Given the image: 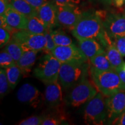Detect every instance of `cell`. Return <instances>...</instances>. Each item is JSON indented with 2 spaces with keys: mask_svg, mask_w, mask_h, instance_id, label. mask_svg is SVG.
I'll list each match as a JSON object with an SVG mask.
<instances>
[{
  "mask_svg": "<svg viewBox=\"0 0 125 125\" xmlns=\"http://www.w3.org/2000/svg\"><path fill=\"white\" fill-rule=\"evenodd\" d=\"M2 17L5 22L10 27L15 30H26L28 18L24 15L14 9L10 4Z\"/></svg>",
  "mask_w": 125,
  "mask_h": 125,
  "instance_id": "15",
  "label": "cell"
},
{
  "mask_svg": "<svg viewBox=\"0 0 125 125\" xmlns=\"http://www.w3.org/2000/svg\"><path fill=\"white\" fill-rule=\"evenodd\" d=\"M10 87L8 79L6 74L5 69L1 68L0 70V95L1 97H4L8 92Z\"/></svg>",
  "mask_w": 125,
  "mask_h": 125,
  "instance_id": "25",
  "label": "cell"
},
{
  "mask_svg": "<svg viewBox=\"0 0 125 125\" xmlns=\"http://www.w3.org/2000/svg\"><path fill=\"white\" fill-rule=\"evenodd\" d=\"M51 33L56 46H66L73 44V40L63 31L51 30Z\"/></svg>",
  "mask_w": 125,
  "mask_h": 125,
  "instance_id": "24",
  "label": "cell"
},
{
  "mask_svg": "<svg viewBox=\"0 0 125 125\" xmlns=\"http://www.w3.org/2000/svg\"><path fill=\"white\" fill-rule=\"evenodd\" d=\"M78 46L89 60L105 51L104 47L96 39L89 38L78 41Z\"/></svg>",
  "mask_w": 125,
  "mask_h": 125,
  "instance_id": "16",
  "label": "cell"
},
{
  "mask_svg": "<svg viewBox=\"0 0 125 125\" xmlns=\"http://www.w3.org/2000/svg\"><path fill=\"white\" fill-rule=\"evenodd\" d=\"M44 35H45V37H46V44L43 52H44L45 53L51 54L52 51L55 48L56 45L55 43H54V41L53 40L52 37L51 30L47 31Z\"/></svg>",
  "mask_w": 125,
  "mask_h": 125,
  "instance_id": "28",
  "label": "cell"
},
{
  "mask_svg": "<svg viewBox=\"0 0 125 125\" xmlns=\"http://www.w3.org/2000/svg\"><path fill=\"white\" fill-rule=\"evenodd\" d=\"M11 38V34L7 30L0 27V46L2 48L5 46Z\"/></svg>",
  "mask_w": 125,
  "mask_h": 125,
  "instance_id": "31",
  "label": "cell"
},
{
  "mask_svg": "<svg viewBox=\"0 0 125 125\" xmlns=\"http://www.w3.org/2000/svg\"><path fill=\"white\" fill-rule=\"evenodd\" d=\"M37 52H38L31 50L24 51L22 56L16 62V64L20 68L24 75H26L31 71L37 59Z\"/></svg>",
  "mask_w": 125,
  "mask_h": 125,
  "instance_id": "17",
  "label": "cell"
},
{
  "mask_svg": "<svg viewBox=\"0 0 125 125\" xmlns=\"http://www.w3.org/2000/svg\"><path fill=\"white\" fill-rule=\"evenodd\" d=\"M57 4H73L78 5L80 3V0H51Z\"/></svg>",
  "mask_w": 125,
  "mask_h": 125,
  "instance_id": "34",
  "label": "cell"
},
{
  "mask_svg": "<svg viewBox=\"0 0 125 125\" xmlns=\"http://www.w3.org/2000/svg\"><path fill=\"white\" fill-rule=\"evenodd\" d=\"M112 1H113V2L115 3V1H116V0H112Z\"/></svg>",
  "mask_w": 125,
  "mask_h": 125,
  "instance_id": "40",
  "label": "cell"
},
{
  "mask_svg": "<svg viewBox=\"0 0 125 125\" xmlns=\"http://www.w3.org/2000/svg\"><path fill=\"white\" fill-rule=\"evenodd\" d=\"M108 110L107 124L112 125L125 109V90H121L105 98Z\"/></svg>",
  "mask_w": 125,
  "mask_h": 125,
  "instance_id": "11",
  "label": "cell"
},
{
  "mask_svg": "<svg viewBox=\"0 0 125 125\" xmlns=\"http://www.w3.org/2000/svg\"><path fill=\"white\" fill-rule=\"evenodd\" d=\"M116 71L119 75V76L122 82L125 86V71L123 70L122 68H121L117 70Z\"/></svg>",
  "mask_w": 125,
  "mask_h": 125,
  "instance_id": "36",
  "label": "cell"
},
{
  "mask_svg": "<svg viewBox=\"0 0 125 125\" xmlns=\"http://www.w3.org/2000/svg\"><path fill=\"white\" fill-rule=\"evenodd\" d=\"M125 2V0H116V1H115V4L116 5L117 7L120 8L122 7Z\"/></svg>",
  "mask_w": 125,
  "mask_h": 125,
  "instance_id": "38",
  "label": "cell"
},
{
  "mask_svg": "<svg viewBox=\"0 0 125 125\" xmlns=\"http://www.w3.org/2000/svg\"><path fill=\"white\" fill-rule=\"evenodd\" d=\"M16 64L13 57L10 54L4 49L0 53V66L1 68H8L9 67Z\"/></svg>",
  "mask_w": 125,
  "mask_h": 125,
  "instance_id": "26",
  "label": "cell"
},
{
  "mask_svg": "<svg viewBox=\"0 0 125 125\" xmlns=\"http://www.w3.org/2000/svg\"><path fill=\"white\" fill-rule=\"evenodd\" d=\"M56 4L57 26L72 30L82 16V12L76 5Z\"/></svg>",
  "mask_w": 125,
  "mask_h": 125,
  "instance_id": "9",
  "label": "cell"
},
{
  "mask_svg": "<svg viewBox=\"0 0 125 125\" xmlns=\"http://www.w3.org/2000/svg\"><path fill=\"white\" fill-rule=\"evenodd\" d=\"M89 66L87 62H62L58 77L62 87L65 90L68 89L87 77Z\"/></svg>",
  "mask_w": 125,
  "mask_h": 125,
  "instance_id": "3",
  "label": "cell"
},
{
  "mask_svg": "<svg viewBox=\"0 0 125 125\" xmlns=\"http://www.w3.org/2000/svg\"><path fill=\"white\" fill-rule=\"evenodd\" d=\"M92 2H97L101 4L105 5H111L112 4L113 1L112 0H89Z\"/></svg>",
  "mask_w": 125,
  "mask_h": 125,
  "instance_id": "37",
  "label": "cell"
},
{
  "mask_svg": "<svg viewBox=\"0 0 125 125\" xmlns=\"http://www.w3.org/2000/svg\"><path fill=\"white\" fill-rule=\"evenodd\" d=\"M63 119L53 115H48L43 117L42 125H57L62 124Z\"/></svg>",
  "mask_w": 125,
  "mask_h": 125,
  "instance_id": "29",
  "label": "cell"
},
{
  "mask_svg": "<svg viewBox=\"0 0 125 125\" xmlns=\"http://www.w3.org/2000/svg\"><path fill=\"white\" fill-rule=\"evenodd\" d=\"M26 1H27L32 7L38 9L43 4H44L45 2H47L48 0H26Z\"/></svg>",
  "mask_w": 125,
  "mask_h": 125,
  "instance_id": "33",
  "label": "cell"
},
{
  "mask_svg": "<svg viewBox=\"0 0 125 125\" xmlns=\"http://www.w3.org/2000/svg\"><path fill=\"white\" fill-rule=\"evenodd\" d=\"M51 54L61 62H87L89 60L79 47L71 44L66 46H56Z\"/></svg>",
  "mask_w": 125,
  "mask_h": 125,
  "instance_id": "10",
  "label": "cell"
},
{
  "mask_svg": "<svg viewBox=\"0 0 125 125\" xmlns=\"http://www.w3.org/2000/svg\"><path fill=\"white\" fill-rule=\"evenodd\" d=\"M98 12V11H97ZM102 19L104 29L112 40L125 36V13H104L98 12Z\"/></svg>",
  "mask_w": 125,
  "mask_h": 125,
  "instance_id": "8",
  "label": "cell"
},
{
  "mask_svg": "<svg viewBox=\"0 0 125 125\" xmlns=\"http://www.w3.org/2000/svg\"><path fill=\"white\" fill-rule=\"evenodd\" d=\"M105 53L115 71L122 67L125 63L123 60V56L113 43L109 45L105 48Z\"/></svg>",
  "mask_w": 125,
  "mask_h": 125,
  "instance_id": "20",
  "label": "cell"
},
{
  "mask_svg": "<svg viewBox=\"0 0 125 125\" xmlns=\"http://www.w3.org/2000/svg\"><path fill=\"white\" fill-rule=\"evenodd\" d=\"M62 87L58 80L46 84L44 100L50 107H56L61 104L62 101Z\"/></svg>",
  "mask_w": 125,
  "mask_h": 125,
  "instance_id": "14",
  "label": "cell"
},
{
  "mask_svg": "<svg viewBox=\"0 0 125 125\" xmlns=\"http://www.w3.org/2000/svg\"><path fill=\"white\" fill-rule=\"evenodd\" d=\"M4 50L10 54L16 63L18 62L24 52L21 44L12 38H10L8 42L5 46Z\"/></svg>",
  "mask_w": 125,
  "mask_h": 125,
  "instance_id": "22",
  "label": "cell"
},
{
  "mask_svg": "<svg viewBox=\"0 0 125 125\" xmlns=\"http://www.w3.org/2000/svg\"><path fill=\"white\" fill-rule=\"evenodd\" d=\"M37 15L50 30L57 26V5L48 1L37 9Z\"/></svg>",
  "mask_w": 125,
  "mask_h": 125,
  "instance_id": "13",
  "label": "cell"
},
{
  "mask_svg": "<svg viewBox=\"0 0 125 125\" xmlns=\"http://www.w3.org/2000/svg\"><path fill=\"white\" fill-rule=\"evenodd\" d=\"M9 4V0H0V16H3Z\"/></svg>",
  "mask_w": 125,
  "mask_h": 125,
  "instance_id": "32",
  "label": "cell"
},
{
  "mask_svg": "<svg viewBox=\"0 0 125 125\" xmlns=\"http://www.w3.org/2000/svg\"><path fill=\"white\" fill-rule=\"evenodd\" d=\"M124 13H125V12H124Z\"/></svg>",
  "mask_w": 125,
  "mask_h": 125,
  "instance_id": "41",
  "label": "cell"
},
{
  "mask_svg": "<svg viewBox=\"0 0 125 125\" xmlns=\"http://www.w3.org/2000/svg\"><path fill=\"white\" fill-rule=\"evenodd\" d=\"M112 43L116 46L123 57L125 56V36L117 37L112 40Z\"/></svg>",
  "mask_w": 125,
  "mask_h": 125,
  "instance_id": "30",
  "label": "cell"
},
{
  "mask_svg": "<svg viewBox=\"0 0 125 125\" xmlns=\"http://www.w3.org/2000/svg\"><path fill=\"white\" fill-rule=\"evenodd\" d=\"M89 73L97 90L105 97L121 90H125V86L115 70L98 71L89 66Z\"/></svg>",
  "mask_w": 125,
  "mask_h": 125,
  "instance_id": "2",
  "label": "cell"
},
{
  "mask_svg": "<svg viewBox=\"0 0 125 125\" xmlns=\"http://www.w3.org/2000/svg\"><path fill=\"white\" fill-rule=\"evenodd\" d=\"M6 74L11 89H14L18 85L20 75L22 74L21 70L16 63L6 68Z\"/></svg>",
  "mask_w": 125,
  "mask_h": 125,
  "instance_id": "23",
  "label": "cell"
},
{
  "mask_svg": "<svg viewBox=\"0 0 125 125\" xmlns=\"http://www.w3.org/2000/svg\"><path fill=\"white\" fill-rule=\"evenodd\" d=\"M90 67L98 71L114 70L108 59L105 51L100 53L89 60Z\"/></svg>",
  "mask_w": 125,
  "mask_h": 125,
  "instance_id": "18",
  "label": "cell"
},
{
  "mask_svg": "<svg viewBox=\"0 0 125 125\" xmlns=\"http://www.w3.org/2000/svg\"><path fill=\"white\" fill-rule=\"evenodd\" d=\"M122 68H123V70H124V71H125V62L124 64H123V66H122Z\"/></svg>",
  "mask_w": 125,
  "mask_h": 125,
  "instance_id": "39",
  "label": "cell"
},
{
  "mask_svg": "<svg viewBox=\"0 0 125 125\" xmlns=\"http://www.w3.org/2000/svg\"><path fill=\"white\" fill-rule=\"evenodd\" d=\"M49 30L44 22L38 16V15L28 18L26 30L31 33L35 34H45Z\"/></svg>",
  "mask_w": 125,
  "mask_h": 125,
  "instance_id": "21",
  "label": "cell"
},
{
  "mask_svg": "<svg viewBox=\"0 0 125 125\" xmlns=\"http://www.w3.org/2000/svg\"><path fill=\"white\" fill-rule=\"evenodd\" d=\"M16 97L20 102L35 108L40 105L43 98L40 90L30 83L23 84L17 92Z\"/></svg>",
  "mask_w": 125,
  "mask_h": 125,
  "instance_id": "12",
  "label": "cell"
},
{
  "mask_svg": "<svg viewBox=\"0 0 125 125\" xmlns=\"http://www.w3.org/2000/svg\"><path fill=\"white\" fill-rule=\"evenodd\" d=\"M61 62L52 54L46 53L34 68L33 76L46 85L58 80Z\"/></svg>",
  "mask_w": 125,
  "mask_h": 125,
  "instance_id": "5",
  "label": "cell"
},
{
  "mask_svg": "<svg viewBox=\"0 0 125 125\" xmlns=\"http://www.w3.org/2000/svg\"><path fill=\"white\" fill-rule=\"evenodd\" d=\"M97 93L98 90L93 81L86 77L72 87L68 95V102L73 107H79L88 102Z\"/></svg>",
  "mask_w": 125,
  "mask_h": 125,
  "instance_id": "6",
  "label": "cell"
},
{
  "mask_svg": "<svg viewBox=\"0 0 125 125\" xmlns=\"http://www.w3.org/2000/svg\"><path fill=\"white\" fill-rule=\"evenodd\" d=\"M11 38L19 42L24 51H43L46 44L44 34H35L26 30H17L11 35Z\"/></svg>",
  "mask_w": 125,
  "mask_h": 125,
  "instance_id": "7",
  "label": "cell"
},
{
  "mask_svg": "<svg viewBox=\"0 0 125 125\" xmlns=\"http://www.w3.org/2000/svg\"><path fill=\"white\" fill-rule=\"evenodd\" d=\"M112 125H125V109L122 113L116 119Z\"/></svg>",
  "mask_w": 125,
  "mask_h": 125,
  "instance_id": "35",
  "label": "cell"
},
{
  "mask_svg": "<svg viewBox=\"0 0 125 125\" xmlns=\"http://www.w3.org/2000/svg\"><path fill=\"white\" fill-rule=\"evenodd\" d=\"M43 116H31L20 122V125H41L43 119Z\"/></svg>",
  "mask_w": 125,
  "mask_h": 125,
  "instance_id": "27",
  "label": "cell"
},
{
  "mask_svg": "<svg viewBox=\"0 0 125 125\" xmlns=\"http://www.w3.org/2000/svg\"><path fill=\"white\" fill-rule=\"evenodd\" d=\"M9 2L14 9L27 18L37 15V9L32 7L26 0H9Z\"/></svg>",
  "mask_w": 125,
  "mask_h": 125,
  "instance_id": "19",
  "label": "cell"
},
{
  "mask_svg": "<svg viewBox=\"0 0 125 125\" xmlns=\"http://www.w3.org/2000/svg\"><path fill=\"white\" fill-rule=\"evenodd\" d=\"M72 34L78 41L84 39H96L107 48L112 44V40L104 29L102 19L98 12H82V16L74 29Z\"/></svg>",
  "mask_w": 125,
  "mask_h": 125,
  "instance_id": "1",
  "label": "cell"
},
{
  "mask_svg": "<svg viewBox=\"0 0 125 125\" xmlns=\"http://www.w3.org/2000/svg\"><path fill=\"white\" fill-rule=\"evenodd\" d=\"M104 97L99 92L88 101L83 114L86 123L92 125H103L107 123L108 110Z\"/></svg>",
  "mask_w": 125,
  "mask_h": 125,
  "instance_id": "4",
  "label": "cell"
}]
</instances>
